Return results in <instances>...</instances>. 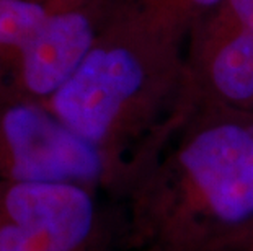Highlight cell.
I'll use <instances>...</instances> for the list:
<instances>
[{
	"label": "cell",
	"mask_w": 253,
	"mask_h": 251,
	"mask_svg": "<svg viewBox=\"0 0 253 251\" xmlns=\"http://www.w3.org/2000/svg\"><path fill=\"white\" fill-rule=\"evenodd\" d=\"M181 39L121 0L88 56L44 105L75 134L103 148L173 75Z\"/></svg>",
	"instance_id": "cell-1"
},
{
	"label": "cell",
	"mask_w": 253,
	"mask_h": 251,
	"mask_svg": "<svg viewBox=\"0 0 253 251\" xmlns=\"http://www.w3.org/2000/svg\"><path fill=\"white\" fill-rule=\"evenodd\" d=\"M103 148L67 127L44 103L0 100V181L71 183L96 179Z\"/></svg>",
	"instance_id": "cell-2"
},
{
	"label": "cell",
	"mask_w": 253,
	"mask_h": 251,
	"mask_svg": "<svg viewBox=\"0 0 253 251\" xmlns=\"http://www.w3.org/2000/svg\"><path fill=\"white\" fill-rule=\"evenodd\" d=\"M121 0H52L13 73L7 98L46 103L88 56Z\"/></svg>",
	"instance_id": "cell-3"
},
{
	"label": "cell",
	"mask_w": 253,
	"mask_h": 251,
	"mask_svg": "<svg viewBox=\"0 0 253 251\" xmlns=\"http://www.w3.org/2000/svg\"><path fill=\"white\" fill-rule=\"evenodd\" d=\"M93 222V201L79 184L0 181V251H75Z\"/></svg>",
	"instance_id": "cell-4"
},
{
	"label": "cell",
	"mask_w": 253,
	"mask_h": 251,
	"mask_svg": "<svg viewBox=\"0 0 253 251\" xmlns=\"http://www.w3.org/2000/svg\"><path fill=\"white\" fill-rule=\"evenodd\" d=\"M181 163L217 217L239 223L253 215V129L232 121L204 127Z\"/></svg>",
	"instance_id": "cell-5"
},
{
	"label": "cell",
	"mask_w": 253,
	"mask_h": 251,
	"mask_svg": "<svg viewBox=\"0 0 253 251\" xmlns=\"http://www.w3.org/2000/svg\"><path fill=\"white\" fill-rule=\"evenodd\" d=\"M51 5L52 0H0V100L8 97L21 56Z\"/></svg>",
	"instance_id": "cell-6"
},
{
	"label": "cell",
	"mask_w": 253,
	"mask_h": 251,
	"mask_svg": "<svg viewBox=\"0 0 253 251\" xmlns=\"http://www.w3.org/2000/svg\"><path fill=\"white\" fill-rule=\"evenodd\" d=\"M155 25L183 38L216 10L222 0H125Z\"/></svg>",
	"instance_id": "cell-7"
},
{
	"label": "cell",
	"mask_w": 253,
	"mask_h": 251,
	"mask_svg": "<svg viewBox=\"0 0 253 251\" xmlns=\"http://www.w3.org/2000/svg\"><path fill=\"white\" fill-rule=\"evenodd\" d=\"M201 23L253 31V0H222V3Z\"/></svg>",
	"instance_id": "cell-8"
},
{
	"label": "cell",
	"mask_w": 253,
	"mask_h": 251,
	"mask_svg": "<svg viewBox=\"0 0 253 251\" xmlns=\"http://www.w3.org/2000/svg\"><path fill=\"white\" fill-rule=\"evenodd\" d=\"M33 2H44V0H33Z\"/></svg>",
	"instance_id": "cell-9"
}]
</instances>
